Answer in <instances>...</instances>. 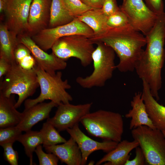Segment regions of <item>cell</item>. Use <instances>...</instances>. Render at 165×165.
<instances>
[{"instance_id":"21","label":"cell","mask_w":165,"mask_h":165,"mask_svg":"<svg viewBox=\"0 0 165 165\" xmlns=\"http://www.w3.org/2000/svg\"><path fill=\"white\" fill-rule=\"evenodd\" d=\"M16 102L15 94L8 97L0 93V128L16 126L20 122L22 114L16 110Z\"/></svg>"},{"instance_id":"6","label":"cell","mask_w":165,"mask_h":165,"mask_svg":"<svg viewBox=\"0 0 165 165\" xmlns=\"http://www.w3.org/2000/svg\"><path fill=\"white\" fill-rule=\"evenodd\" d=\"M97 46L92 55L94 70L90 75L85 77L79 76L76 82L81 87L90 89L94 87H101L111 79L116 68L115 53L110 46L103 42L95 43Z\"/></svg>"},{"instance_id":"18","label":"cell","mask_w":165,"mask_h":165,"mask_svg":"<svg viewBox=\"0 0 165 165\" xmlns=\"http://www.w3.org/2000/svg\"><path fill=\"white\" fill-rule=\"evenodd\" d=\"M142 92L148 116L156 128L165 131V106L159 104L152 95L149 86L143 79Z\"/></svg>"},{"instance_id":"8","label":"cell","mask_w":165,"mask_h":165,"mask_svg":"<svg viewBox=\"0 0 165 165\" xmlns=\"http://www.w3.org/2000/svg\"><path fill=\"white\" fill-rule=\"evenodd\" d=\"M89 37L74 35L61 38L51 49L56 56L66 61L71 57L79 59L82 66L86 67L92 61V55L95 48Z\"/></svg>"},{"instance_id":"14","label":"cell","mask_w":165,"mask_h":165,"mask_svg":"<svg viewBox=\"0 0 165 165\" xmlns=\"http://www.w3.org/2000/svg\"><path fill=\"white\" fill-rule=\"evenodd\" d=\"M66 131L76 142L80 150L82 157L81 165L86 164L89 156L93 152L101 150L108 153L114 149L119 143L109 140L103 142L95 141L84 134L79 128L78 124Z\"/></svg>"},{"instance_id":"36","label":"cell","mask_w":165,"mask_h":165,"mask_svg":"<svg viewBox=\"0 0 165 165\" xmlns=\"http://www.w3.org/2000/svg\"><path fill=\"white\" fill-rule=\"evenodd\" d=\"M11 62L6 59L0 57V78L5 76L8 72L12 66Z\"/></svg>"},{"instance_id":"22","label":"cell","mask_w":165,"mask_h":165,"mask_svg":"<svg viewBox=\"0 0 165 165\" xmlns=\"http://www.w3.org/2000/svg\"><path fill=\"white\" fill-rule=\"evenodd\" d=\"M76 18L90 27L93 31V35L104 34L110 28L107 24L108 16L101 9H92Z\"/></svg>"},{"instance_id":"31","label":"cell","mask_w":165,"mask_h":165,"mask_svg":"<svg viewBox=\"0 0 165 165\" xmlns=\"http://www.w3.org/2000/svg\"><path fill=\"white\" fill-rule=\"evenodd\" d=\"M35 152L38 157L40 165H57L59 159L54 154L45 152L41 145H38Z\"/></svg>"},{"instance_id":"29","label":"cell","mask_w":165,"mask_h":165,"mask_svg":"<svg viewBox=\"0 0 165 165\" xmlns=\"http://www.w3.org/2000/svg\"><path fill=\"white\" fill-rule=\"evenodd\" d=\"M107 24L111 28H121L130 24L126 15L120 9L108 17Z\"/></svg>"},{"instance_id":"12","label":"cell","mask_w":165,"mask_h":165,"mask_svg":"<svg viewBox=\"0 0 165 165\" xmlns=\"http://www.w3.org/2000/svg\"><path fill=\"white\" fill-rule=\"evenodd\" d=\"M92 103L73 105L62 103L57 106L54 116L47 121L60 131L72 127L80 122L81 118L90 112Z\"/></svg>"},{"instance_id":"2","label":"cell","mask_w":165,"mask_h":165,"mask_svg":"<svg viewBox=\"0 0 165 165\" xmlns=\"http://www.w3.org/2000/svg\"><path fill=\"white\" fill-rule=\"evenodd\" d=\"M94 44L102 42L111 47L119 59L116 68L121 72H133L141 59L146 45L145 36L130 24L110 28L104 34L89 37Z\"/></svg>"},{"instance_id":"33","label":"cell","mask_w":165,"mask_h":165,"mask_svg":"<svg viewBox=\"0 0 165 165\" xmlns=\"http://www.w3.org/2000/svg\"><path fill=\"white\" fill-rule=\"evenodd\" d=\"M102 10L104 14L108 17L119 10L116 0H105Z\"/></svg>"},{"instance_id":"13","label":"cell","mask_w":165,"mask_h":165,"mask_svg":"<svg viewBox=\"0 0 165 165\" xmlns=\"http://www.w3.org/2000/svg\"><path fill=\"white\" fill-rule=\"evenodd\" d=\"M19 42L25 46L30 51L36 62V64L46 72L51 74L57 71L65 69L67 64L65 61L57 57L52 53L49 54L39 47L31 37L24 35L18 37Z\"/></svg>"},{"instance_id":"16","label":"cell","mask_w":165,"mask_h":165,"mask_svg":"<svg viewBox=\"0 0 165 165\" xmlns=\"http://www.w3.org/2000/svg\"><path fill=\"white\" fill-rule=\"evenodd\" d=\"M57 106L56 103L51 101L48 103H40L25 108L22 112L21 120L16 126L22 131L31 130L38 122L49 118L52 109Z\"/></svg>"},{"instance_id":"37","label":"cell","mask_w":165,"mask_h":165,"mask_svg":"<svg viewBox=\"0 0 165 165\" xmlns=\"http://www.w3.org/2000/svg\"><path fill=\"white\" fill-rule=\"evenodd\" d=\"M82 3L92 9H101L105 0H80Z\"/></svg>"},{"instance_id":"11","label":"cell","mask_w":165,"mask_h":165,"mask_svg":"<svg viewBox=\"0 0 165 165\" xmlns=\"http://www.w3.org/2000/svg\"><path fill=\"white\" fill-rule=\"evenodd\" d=\"M33 0H7L4 12L5 24L16 37L28 35V18Z\"/></svg>"},{"instance_id":"34","label":"cell","mask_w":165,"mask_h":165,"mask_svg":"<svg viewBox=\"0 0 165 165\" xmlns=\"http://www.w3.org/2000/svg\"><path fill=\"white\" fill-rule=\"evenodd\" d=\"M147 6L157 15L164 12L163 0H143Z\"/></svg>"},{"instance_id":"15","label":"cell","mask_w":165,"mask_h":165,"mask_svg":"<svg viewBox=\"0 0 165 165\" xmlns=\"http://www.w3.org/2000/svg\"><path fill=\"white\" fill-rule=\"evenodd\" d=\"M52 0H33L29 16L28 35L31 36L49 26Z\"/></svg>"},{"instance_id":"9","label":"cell","mask_w":165,"mask_h":165,"mask_svg":"<svg viewBox=\"0 0 165 165\" xmlns=\"http://www.w3.org/2000/svg\"><path fill=\"white\" fill-rule=\"evenodd\" d=\"M74 35H82L90 37L94 35V32L88 25L76 17L68 24L53 28H47L31 37L39 47L46 51L51 49L60 38Z\"/></svg>"},{"instance_id":"19","label":"cell","mask_w":165,"mask_h":165,"mask_svg":"<svg viewBox=\"0 0 165 165\" xmlns=\"http://www.w3.org/2000/svg\"><path fill=\"white\" fill-rule=\"evenodd\" d=\"M130 105L132 108L125 115L126 118L131 119L130 130L142 125L156 128L147 113L142 92H138L135 94L130 102Z\"/></svg>"},{"instance_id":"20","label":"cell","mask_w":165,"mask_h":165,"mask_svg":"<svg viewBox=\"0 0 165 165\" xmlns=\"http://www.w3.org/2000/svg\"><path fill=\"white\" fill-rule=\"evenodd\" d=\"M138 146V142L134 140L131 141L127 140L121 141L114 149L107 153L95 165H99L105 163L103 165H124L130 158L129 153Z\"/></svg>"},{"instance_id":"40","label":"cell","mask_w":165,"mask_h":165,"mask_svg":"<svg viewBox=\"0 0 165 165\" xmlns=\"http://www.w3.org/2000/svg\"><path fill=\"white\" fill-rule=\"evenodd\" d=\"M162 132H163L165 137V131H162Z\"/></svg>"},{"instance_id":"1","label":"cell","mask_w":165,"mask_h":165,"mask_svg":"<svg viewBox=\"0 0 165 165\" xmlns=\"http://www.w3.org/2000/svg\"><path fill=\"white\" fill-rule=\"evenodd\" d=\"M146 47L135 70L139 77L149 86L151 93L157 101L162 86L161 71L165 59V13L158 15L153 27L145 36Z\"/></svg>"},{"instance_id":"26","label":"cell","mask_w":165,"mask_h":165,"mask_svg":"<svg viewBox=\"0 0 165 165\" xmlns=\"http://www.w3.org/2000/svg\"><path fill=\"white\" fill-rule=\"evenodd\" d=\"M40 131L44 147L62 143L67 141L60 135L55 127L47 121L43 123Z\"/></svg>"},{"instance_id":"35","label":"cell","mask_w":165,"mask_h":165,"mask_svg":"<svg viewBox=\"0 0 165 165\" xmlns=\"http://www.w3.org/2000/svg\"><path fill=\"white\" fill-rule=\"evenodd\" d=\"M135 156L131 160H127L124 165H144L145 163L144 154L139 146L135 148Z\"/></svg>"},{"instance_id":"25","label":"cell","mask_w":165,"mask_h":165,"mask_svg":"<svg viewBox=\"0 0 165 165\" xmlns=\"http://www.w3.org/2000/svg\"><path fill=\"white\" fill-rule=\"evenodd\" d=\"M17 141L24 146L26 154L29 158L30 165H32L33 153L36 148L42 144L43 141L40 132L31 130L21 134Z\"/></svg>"},{"instance_id":"4","label":"cell","mask_w":165,"mask_h":165,"mask_svg":"<svg viewBox=\"0 0 165 165\" xmlns=\"http://www.w3.org/2000/svg\"><path fill=\"white\" fill-rule=\"evenodd\" d=\"M39 86L34 68L25 69L14 61L0 83V93L8 97L17 95L18 98L15 105L17 108L28 97L34 94Z\"/></svg>"},{"instance_id":"23","label":"cell","mask_w":165,"mask_h":165,"mask_svg":"<svg viewBox=\"0 0 165 165\" xmlns=\"http://www.w3.org/2000/svg\"><path fill=\"white\" fill-rule=\"evenodd\" d=\"M20 43L17 37L13 36L5 24L0 25V57L3 58L11 63L15 61L14 51Z\"/></svg>"},{"instance_id":"3","label":"cell","mask_w":165,"mask_h":165,"mask_svg":"<svg viewBox=\"0 0 165 165\" xmlns=\"http://www.w3.org/2000/svg\"><path fill=\"white\" fill-rule=\"evenodd\" d=\"M80 122L91 136L119 142L123 132V118L119 113L104 110L89 112Z\"/></svg>"},{"instance_id":"28","label":"cell","mask_w":165,"mask_h":165,"mask_svg":"<svg viewBox=\"0 0 165 165\" xmlns=\"http://www.w3.org/2000/svg\"><path fill=\"white\" fill-rule=\"evenodd\" d=\"M63 0L70 15L75 18L92 9L84 4L80 0Z\"/></svg>"},{"instance_id":"10","label":"cell","mask_w":165,"mask_h":165,"mask_svg":"<svg viewBox=\"0 0 165 165\" xmlns=\"http://www.w3.org/2000/svg\"><path fill=\"white\" fill-rule=\"evenodd\" d=\"M119 8L126 15L130 25L145 36L152 29L157 19L158 15L143 0H125Z\"/></svg>"},{"instance_id":"17","label":"cell","mask_w":165,"mask_h":165,"mask_svg":"<svg viewBox=\"0 0 165 165\" xmlns=\"http://www.w3.org/2000/svg\"><path fill=\"white\" fill-rule=\"evenodd\" d=\"M47 152L55 155L62 163L68 165H81L82 155L77 143L71 137L62 144L44 147Z\"/></svg>"},{"instance_id":"39","label":"cell","mask_w":165,"mask_h":165,"mask_svg":"<svg viewBox=\"0 0 165 165\" xmlns=\"http://www.w3.org/2000/svg\"><path fill=\"white\" fill-rule=\"evenodd\" d=\"M94 164V160H90L88 163V165H93Z\"/></svg>"},{"instance_id":"27","label":"cell","mask_w":165,"mask_h":165,"mask_svg":"<svg viewBox=\"0 0 165 165\" xmlns=\"http://www.w3.org/2000/svg\"><path fill=\"white\" fill-rule=\"evenodd\" d=\"M22 131L16 126L9 127L0 129V145L7 143H13L17 140L22 134Z\"/></svg>"},{"instance_id":"32","label":"cell","mask_w":165,"mask_h":165,"mask_svg":"<svg viewBox=\"0 0 165 165\" xmlns=\"http://www.w3.org/2000/svg\"><path fill=\"white\" fill-rule=\"evenodd\" d=\"M13 143H7L2 146L4 150V157L6 160L11 165H18V154L13 147Z\"/></svg>"},{"instance_id":"30","label":"cell","mask_w":165,"mask_h":165,"mask_svg":"<svg viewBox=\"0 0 165 165\" xmlns=\"http://www.w3.org/2000/svg\"><path fill=\"white\" fill-rule=\"evenodd\" d=\"M14 56L15 61L20 66L28 62L33 57L30 50L21 43H20L16 47Z\"/></svg>"},{"instance_id":"41","label":"cell","mask_w":165,"mask_h":165,"mask_svg":"<svg viewBox=\"0 0 165 165\" xmlns=\"http://www.w3.org/2000/svg\"><path fill=\"white\" fill-rule=\"evenodd\" d=\"M125 0H123V2H124Z\"/></svg>"},{"instance_id":"24","label":"cell","mask_w":165,"mask_h":165,"mask_svg":"<svg viewBox=\"0 0 165 165\" xmlns=\"http://www.w3.org/2000/svg\"><path fill=\"white\" fill-rule=\"evenodd\" d=\"M66 8L63 0H52L49 28L68 24L75 19Z\"/></svg>"},{"instance_id":"7","label":"cell","mask_w":165,"mask_h":165,"mask_svg":"<svg viewBox=\"0 0 165 165\" xmlns=\"http://www.w3.org/2000/svg\"><path fill=\"white\" fill-rule=\"evenodd\" d=\"M149 165H165V137L162 131L142 125L131 130Z\"/></svg>"},{"instance_id":"5","label":"cell","mask_w":165,"mask_h":165,"mask_svg":"<svg viewBox=\"0 0 165 165\" xmlns=\"http://www.w3.org/2000/svg\"><path fill=\"white\" fill-rule=\"evenodd\" d=\"M34 69L40 87V93L39 96L35 99L25 100V108L43 102L45 100H50L58 106L62 103H69L72 101V97L66 91L71 86L67 79H62L61 72L58 71L51 74L36 64Z\"/></svg>"},{"instance_id":"38","label":"cell","mask_w":165,"mask_h":165,"mask_svg":"<svg viewBox=\"0 0 165 165\" xmlns=\"http://www.w3.org/2000/svg\"><path fill=\"white\" fill-rule=\"evenodd\" d=\"M7 0H0V12L4 11L6 4Z\"/></svg>"}]
</instances>
